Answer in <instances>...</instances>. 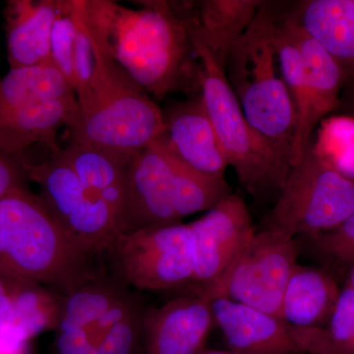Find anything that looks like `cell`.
<instances>
[{
  "mask_svg": "<svg viewBox=\"0 0 354 354\" xmlns=\"http://www.w3.org/2000/svg\"><path fill=\"white\" fill-rule=\"evenodd\" d=\"M189 225L194 239L193 281L200 288L215 281L256 234L245 203L232 193Z\"/></svg>",
  "mask_w": 354,
  "mask_h": 354,
  "instance_id": "13",
  "label": "cell"
},
{
  "mask_svg": "<svg viewBox=\"0 0 354 354\" xmlns=\"http://www.w3.org/2000/svg\"><path fill=\"white\" fill-rule=\"evenodd\" d=\"M259 0H203L190 2L193 27L225 69L230 51L257 15Z\"/></svg>",
  "mask_w": 354,
  "mask_h": 354,
  "instance_id": "20",
  "label": "cell"
},
{
  "mask_svg": "<svg viewBox=\"0 0 354 354\" xmlns=\"http://www.w3.org/2000/svg\"><path fill=\"white\" fill-rule=\"evenodd\" d=\"M145 312L135 300L134 304L118 319L102 337L97 346L99 354H136L143 335V318Z\"/></svg>",
  "mask_w": 354,
  "mask_h": 354,
  "instance_id": "26",
  "label": "cell"
},
{
  "mask_svg": "<svg viewBox=\"0 0 354 354\" xmlns=\"http://www.w3.org/2000/svg\"><path fill=\"white\" fill-rule=\"evenodd\" d=\"M354 211V183L324 164L311 147L291 167L269 228L316 239L339 227Z\"/></svg>",
  "mask_w": 354,
  "mask_h": 354,
  "instance_id": "8",
  "label": "cell"
},
{
  "mask_svg": "<svg viewBox=\"0 0 354 354\" xmlns=\"http://www.w3.org/2000/svg\"><path fill=\"white\" fill-rule=\"evenodd\" d=\"M94 255L26 186L0 197V274L64 297L97 281L90 265Z\"/></svg>",
  "mask_w": 354,
  "mask_h": 354,
  "instance_id": "2",
  "label": "cell"
},
{
  "mask_svg": "<svg viewBox=\"0 0 354 354\" xmlns=\"http://www.w3.org/2000/svg\"><path fill=\"white\" fill-rule=\"evenodd\" d=\"M0 79H1V77H0Z\"/></svg>",
  "mask_w": 354,
  "mask_h": 354,
  "instance_id": "34",
  "label": "cell"
},
{
  "mask_svg": "<svg viewBox=\"0 0 354 354\" xmlns=\"http://www.w3.org/2000/svg\"><path fill=\"white\" fill-rule=\"evenodd\" d=\"M295 237L274 228L255 234L225 271L198 293L225 298L281 317L288 279L297 265ZM283 320V319H281Z\"/></svg>",
  "mask_w": 354,
  "mask_h": 354,
  "instance_id": "9",
  "label": "cell"
},
{
  "mask_svg": "<svg viewBox=\"0 0 354 354\" xmlns=\"http://www.w3.org/2000/svg\"><path fill=\"white\" fill-rule=\"evenodd\" d=\"M201 67V97L216 136L239 183L254 197L279 193L291 169L290 160L247 121L234 91L209 48L185 15Z\"/></svg>",
  "mask_w": 354,
  "mask_h": 354,
  "instance_id": "5",
  "label": "cell"
},
{
  "mask_svg": "<svg viewBox=\"0 0 354 354\" xmlns=\"http://www.w3.org/2000/svg\"><path fill=\"white\" fill-rule=\"evenodd\" d=\"M51 155L64 160L86 187L108 205L118 221L120 234L127 204V169L130 162L99 149L72 143Z\"/></svg>",
  "mask_w": 354,
  "mask_h": 354,
  "instance_id": "21",
  "label": "cell"
},
{
  "mask_svg": "<svg viewBox=\"0 0 354 354\" xmlns=\"http://www.w3.org/2000/svg\"><path fill=\"white\" fill-rule=\"evenodd\" d=\"M288 17L354 77V0H305Z\"/></svg>",
  "mask_w": 354,
  "mask_h": 354,
  "instance_id": "18",
  "label": "cell"
},
{
  "mask_svg": "<svg viewBox=\"0 0 354 354\" xmlns=\"http://www.w3.org/2000/svg\"><path fill=\"white\" fill-rule=\"evenodd\" d=\"M111 249L125 281L139 290H169L194 279L189 223L179 221L118 234Z\"/></svg>",
  "mask_w": 354,
  "mask_h": 354,
  "instance_id": "10",
  "label": "cell"
},
{
  "mask_svg": "<svg viewBox=\"0 0 354 354\" xmlns=\"http://www.w3.org/2000/svg\"><path fill=\"white\" fill-rule=\"evenodd\" d=\"M60 0H9L4 16L10 69L50 59V39Z\"/></svg>",
  "mask_w": 354,
  "mask_h": 354,
  "instance_id": "17",
  "label": "cell"
},
{
  "mask_svg": "<svg viewBox=\"0 0 354 354\" xmlns=\"http://www.w3.org/2000/svg\"><path fill=\"white\" fill-rule=\"evenodd\" d=\"M28 180L25 160L0 151V197L14 188L26 186Z\"/></svg>",
  "mask_w": 354,
  "mask_h": 354,
  "instance_id": "29",
  "label": "cell"
},
{
  "mask_svg": "<svg viewBox=\"0 0 354 354\" xmlns=\"http://www.w3.org/2000/svg\"><path fill=\"white\" fill-rule=\"evenodd\" d=\"M75 12L92 43L95 67L87 92L77 97L78 113L67 128L70 143L99 149L130 162L164 134V114Z\"/></svg>",
  "mask_w": 354,
  "mask_h": 354,
  "instance_id": "3",
  "label": "cell"
},
{
  "mask_svg": "<svg viewBox=\"0 0 354 354\" xmlns=\"http://www.w3.org/2000/svg\"><path fill=\"white\" fill-rule=\"evenodd\" d=\"M76 32L73 0H60L59 12L51 32L50 60L73 90L75 88Z\"/></svg>",
  "mask_w": 354,
  "mask_h": 354,
  "instance_id": "25",
  "label": "cell"
},
{
  "mask_svg": "<svg viewBox=\"0 0 354 354\" xmlns=\"http://www.w3.org/2000/svg\"><path fill=\"white\" fill-rule=\"evenodd\" d=\"M351 108L353 109V111L354 113V91L353 94L351 95Z\"/></svg>",
  "mask_w": 354,
  "mask_h": 354,
  "instance_id": "33",
  "label": "cell"
},
{
  "mask_svg": "<svg viewBox=\"0 0 354 354\" xmlns=\"http://www.w3.org/2000/svg\"><path fill=\"white\" fill-rule=\"evenodd\" d=\"M165 132L160 141L167 152L193 174L223 183L228 165L201 94L171 102L162 111Z\"/></svg>",
  "mask_w": 354,
  "mask_h": 354,
  "instance_id": "12",
  "label": "cell"
},
{
  "mask_svg": "<svg viewBox=\"0 0 354 354\" xmlns=\"http://www.w3.org/2000/svg\"><path fill=\"white\" fill-rule=\"evenodd\" d=\"M215 325L212 299L197 293L144 313L147 354H201Z\"/></svg>",
  "mask_w": 354,
  "mask_h": 354,
  "instance_id": "14",
  "label": "cell"
},
{
  "mask_svg": "<svg viewBox=\"0 0 354 354\" xmlns=\"http://www.w3.org/2000/svg\"><path fill=\"white\" fill-rule=\"evenodd\" d=\"M201 354H239L232 351H218V349L206 348Z\"/></svg>",
  "mask_w": 354,
  "mask_h": 354,
  "instance_id": "31",
  "label": "cell"
},
{
  "mask_svg": "<svg viewBox=\"0 0 354 354\" xmlns=\"http://www.w3.org/2000/svg\"><path fill=\"white\" fill-rule=\"evenodd\" d=\"M74 0L77 13L106 53L156 100L201 94V67L180 2Z\"/></svg>",
  "mask_w": 354,
  "mask_h": 354,
  "instance_id": "1",
  "label": "cell"
},
{
  "mask_svg": "<svg viewBox=\"0 0 354 354\" xmlns=\"http://www.w3.org/2000/svg\"><path fill=\"white\" fill-rule=\"evenodd\" d=\"M230 194L227 181L216 183L188 171L158 138L128 165L120 234L179 223L185 216L209 211Z\"/></svg>",
  "mask_w": 354,
  "mask_h": 354,
  "instance_id": "6",
  "label": "cell"
},
{
  "mask_svg": "<svg viewBox=\"0 0 354 354\" xmlns=\"http://www.w3.org/2000/svg\"><path fill=\"white\" fill-rule=\"evenodd\" d=\"M317 249L339 264L354 263V211L339 227L314 239Z\"/></svg>",
  "mask_w": 354,
  "mask_h": 354,
  "instance_id": "27",
  "label": "cell"
},
{
  "mask_svg": "<svg viewBox=\"0 0 354 354\" xmlns=\"http://www.w3.org/2000/svg\"><path fill=\"white\" fill-rule=\"evenodd\" d=\"M215 325L228 351L239 354H301L290 327L279 317L225 298L212 300Z\"/></svg>",
  "mask_w": 354,
  "mask_h": 354,
  "instance_id": "16",
  "label": "cell"
},
{
  "mask_svg": "<svg viewBox=\"0 0 354 354\" xmlns=\"http://www.w3.org/2000/svg\"><path fill=\"white\" fill-rule=\"evenodd\" d=\"M25 164L28 178L39 186V196L70 234L93 253L111 249L118 235L115 216L64 160L50 153L43 162Z\"/></svg>",
  "mask_w": 354,
  "mask_h": 354,
  "instance_id": "11",
  "label": "cell"
},
{
  "mask_svg": "<svg viewBox=\"0 0 354 354\" xmlns=\"http://www.w3.org/2000/svg\"><path fill=\"white\" fill-rule=\"evenodd\" d=\"M274 31L276 6L264 1L230 50L225 74L249 124L291 164L297 114L277 70Z\"/></svg>",
  "mask_w": 354,
  "mask_h": 354,
  "instance_id": "4",
  "label": "cell"
},
{
  "mask_svg": "<svg viewBox=\"0 0 354 354\" xmlns=\"http://www.w3.org/2000/svg\"><path fill=\"white\" fill-rule=\"evenodd\" d=\"M310 147L324 164L354 183V116L334 115L321 121Z\"/></svg>",
  "mask_w": 354,
  "mask_h": 354,
  "instance_id": "24",
  "label": "cell"
},
{
  "mask_svg": "<svg viewBox=\"0 0 354 354\" xmlns=\"http://www.w3.org/2000/svg\"><path fill=\"white\" fill-rule=\"evenodd\" d=\"M77 113L75 92L50 59L10 69L0 79V151L24 158L28 149L44 144L57 153L58 130Z\"/></svg>",
  "mask_w": 354,
  "mask_h": 354,
  "instance_id": "7",
  "label": "cell"
},
{
  "mask_svg": "<svg viewBox=\"0 0 354 354\" xmlns=\"http://www.w3.org/2000/svg\"><path fill=\"white\" fill-rule=\"evenodd\" d=\"M339 293L341 290L328 272L297 264L283 293L281 319L291 327H324L329 322Z\"/></svg>",
  "mask_w": 354,
  "mask_h": 354,
  "instance_id": "19",
  "label": "cell"
},
{
  "mask_svg": "<svg viewBox=\"0 0 354 354\" xmlns=\"http://www.w3.org/2000/svg\"><path fill=\"white\" fill-rule=\"evenodd\" d=\"M62 297L46 286L20 281L10 307L0 319V339L30 346L37 335L57 330Z\"/></svg>",
  "mask_w": 354,
  "mask_h": 354,
  "instance_id": "22",
  "label": "cell"
},
{
  "mask_svg": "<svg viewBox=\"0 0 354 354\" xmlns=\"http://www.w3.org/2000/svg\"><path fill=\"white\" fill-rule=\"evenodd\" d=\"M283 13L291 37L304 59L310 91L306 118L293 137L292 167L304 156L317 125L320 124L327 114L341 106L339 93L348 76L341 64L323 46L295 24L286 11Z\"/></svg>",
  "mask_w": 354,
  "mask_h": 354,
  "instance_id": "15",
  "label": "cell"
},
{
  "mask_svg": "<svg viewBox=\"0 0 354 354\" xmlns=\"http://www.w3.org/2000/svg\"><path fill=\"white\" fill-rule=\"evenodd\" d=\"M349 288H353L354 290V263L351 266V272H349V276L348 279V285Z\"/></svg>",
  "mask_w": 354,
  "mask_h": 354,
  "instance_id": "32",
  "label": "cell"
},
{
  "mask_svg": "<svg viewBox=\"0 0 354 354\" xmlns=\"http://www.w3.org/2000/svg\"><path fill=\"white\" fill-rule=\"evenodd\" d=\"M21 279L0 274V319L6 313L10 307L11 301L16 288Z\"/></svg>",
  "mask_w": 354,
  "mask_h": 354,
  "instance_id": "30",
  "label": "cell"
},
{
  "mask_svg": "<svg viewBox=\"0 0 354 354\" xmlns=\"http://www.w3.org/2000/svg\"><path fill=\"white\" fill-rule=\"evenodd\" d=\"M55 332V354H99L85 330L64 328Z\"/></svg>",
  "mask_w": 354,
  "mask_h": 354,
  "instance_id": "28",
  "label": "cell"
},
{
  "mask_svg": "<svg viewBox=\"0 0 354 354\" xmlns=\"http://www.w3.org/2000/svg\"><path fill=\"white\" fill-rule=\"evenodd\" d=\"M290 327L302 353L354 354V290L346 286L339 293L327 325L321 328Z\"/></svg>",
  "mask_w": 354,
  "mask_h": 354,
  "instance_id": "23",
  "label": "cell"
}]
</instances>
